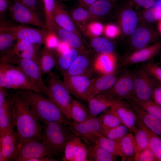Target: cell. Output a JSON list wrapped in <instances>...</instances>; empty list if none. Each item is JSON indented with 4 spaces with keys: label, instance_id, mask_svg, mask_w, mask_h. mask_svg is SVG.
<instances>
[{
    "label": "cell",
    "instance_id": "6da1fadb",
    "mask_svg": "<svg viewBox=\"0 0 161 161\" xmlns=\"http://www.w3.org/2000/svg\"><path fill=\"white\" fill-rule=\"evenodd\" d=\"M14 122L20 143L42 140L43 128L27 103L16 92L12 97Z\"/></svg>",
    "mask_w": 161,
    "mask_h": 161
},
{
    "label": "cell",
    "instance_id": "7a4b0ae2",
    "mask_svg": "<svg viewBox=\"0 0 161 161\" xmlns=\"http://www.w3.org/2000/svg\"><path fill=\"white\" fill-rule=\"evenodd\" d=\"M18 95L27 103L39 121L56 122L68 126V121L56 105L43 94L32 90H17Z\"/></svg>",
    "mask_w": 161,
    "mask_h": 161
},
{
    "label": "cell",
    "instance_id": "3957f363",
    "mask_svg": "<svg viewBox=\"0 0 161 161\" xmlns=\"http://www.w3.org/2000/svg\"><path fill=\"white\" fill-rule=\"evenodd\" d=\"M44 124L42 141L54 158L62 160L66 145L75 134L69 126L56 122Z\"/></svg>",
    "mask_w": 161,
    "mask_h": 161
},
{
    "label": "cell",
    "instance_id": "277c9868",
    "mask_svg": "<svg viewBox=\"0 0 161 161\" xmlns=\"http://www.w3.org/2000/svg\"><path fill=\"white\" fill-rule=\"evenodd\" d=\"M0 87L32 90L41 93L19 67L6 62L0 63Z\"/></svg>",
    "mask_w": 161,
    "mask_h": 161
},
{
    "label": "cell",
    "instance_id": "5b68a950",
    "mask_svg": "<svg viewBox=\"0 0 161 161\" xmlns=\"http://www.w3.org/2000/svg\"><path fill=\"white\" fill-rule=\"evenodd\" d=\"M48 74L47 81L48 90V97L62 112L71 122L72 119L71 108L72 100L71 94L59 78L51 72Z\"/></svg>",
    "mask_w": 161,
    "mask_h": 161
},
{
    "label": "cell",
    "instance_id": "8992f818",
    "mask_svg": "<svg viewBox=\"0 0 161 161\" xmlns=\"http://www.w3.org/2000/svg\"><path fill=\"white\" fill-rule=\"evenodd\" d=\"M5 62L16 64L19 67L41 93L47 96L48 87L43 79V75L36 62L31 59L21 58L14 56L8 57L5 60Z\"/></svg>",
    "mask_w": 161,
    "mask_h": 161
},
{
    "label": "cell",
    "instance_id": "52a82bcc",
    "mask_svg": "<svg viewBox=\"0 0 161 161\" xmlns=\"http://www.w3.org/2000/svg\"><path fill=\"white\" fill-rule=\"evenodd\" d=\"M100 115L88 119L80 123H72L69 128L73 133L83 140L87 146L95 144L102 135Z\"/></svg>",
    "mask_w": 161,
    "mask_h": 161
},
{
    "label": "cell",
    "instance_id": "ba28073f",
    "mask_svg": "<svg viewBox=\"0 0 161 161\" xmlns=\"http://www.w3.org/2000/svg\"><path fill=\"white\" fill-rule=\"evenodd\" d=\"M154 78L144 68L137 71L134 74L132 97L142 100L151 99L153 91L158 83Z\"/></svg>",
    "mask_w": 161,
    "mask_h": 161
},
{
    "label": "cell",
    "instance_id": "9c48e42d",
    "mask_svg": "<svg viewBox=\"0 0 161 161\" xmlns=\"http://www.w3.org/2000/svg\"><path fill=\"white\" fill-rule=\"evenodd\" d=\"M93 80L87 74L76 76L63 74V81L71 95L78 99L87 101Z\"/></svg>",
    "mask_w": 161,
    "mask_h": 161
},
{
    "label": "cell",
    "instance_id": "30bf717a",
    "mask_svg": "<svg viewBox=\"0 0 161 161\" xmlns=\"http://www.w3.org/2000/svg\"><path fill=\"white\" fill-rule=\"evenodd\" d=\"M21 26L0 24V31H8L13 33L17 39L29 41L41 46L44 44L48 31Z\"/></svg>",
    "mask_w": 161,
    "mask_h": 161
},
{
    "label": "cell",
    "instance_id": "8fae6325",
    "mask_svg": "<svg viewBox=\"0 0 161 161\" xmlns=\"http://www.w3.org/2000/svg\"><path fill=\"white\" fill-rule=\"evenodd\" d=\"M134 80V74L125 72L117 78L110 89L103 93L117 100H128L133 95Z\"/></svg>",
    "mask_w": 161,
    "mask_h": 161
},
{
    "label": "cell",
    "instance_id": "7c38bea8",
    "mask_svg": "<svg viewBox=\"0 0 161 161\" xmlns=\"http://www.w3.org/2000/svg\"><path fill=\"white\" fill-rule=\"evenodd\" d=\"M9 9L11 17L16 22L45 29V23L39 15L20 3L13 0Z\"/></svg>",
    "mask_w": 161,
    "mask_h": 161
},
{
    "label": "cell",
    "instance_id": "4fadbf2b",
    "mask_svg": "<svg viewBox=\"0 0 161 161\" xmlns=\"http://www.w3.org/2000/svg\"><path fill=\"white\" fill-rule=\"evenodd\" d=\"M47 157L54 158L43 141L32 140L20 143L15 161H27L31 158Z\"/></svg>",
    "mask_w": 161,
    "mask_h": 161
},
{
    "label": "cell",
    "instance_id": "5bb4252c",
    "mask_svg": "<svg viewBox=\"0 0 161 161\" xmlns=\"http://www.w3.org/2000/svg\"><path fill=\"white\" fill-rule=\"evenodd\" d=\"M13 126L0 139V161H15L20 143Z\"/></svg>",
    "mask_w": 161,
    "mask_h": 161
},
{
    "label": "cell",
    "instance_id": "9a60e30c",
    "mask_svg": "<svg viewBox=\"0 0 161 161\" xmlns=\"http://www.w3.org/2000/svg\"><path fill=\"white\" fill-rule=\"evenodd\" d=\"M40 46L27 41L17 39L12 49L2 56L29 59L38 64L41 51Z\"/></svg>",
    "mask_w": 161,
    "mask_h": 161
},
{
    "label": "cell",
    "instance_id": "2e32d148",
    "mask_svg": "<svg viewBox=\"0 0 161 161\" xmlns=\"http://www.w3.org/2000/svg\"><path fill=\"white\" fill-rule=\"evenodd\" d=\"M87 145L75 134L65 146L62 159L65 161H88Z\"/></svg>",
    "mask_w": 161,
    "mask_h": 161
},
{
    "label": "cell",
    "instance_id": "e0dca14e",
    "mask_svg": "<svg viewBox=\"0 0 161 161\" xmlns=\"http://www.w3.org/2000/svg\"><path fill=\"white\" fill-rule=\"evenodd\" d=\"M122 124L133 133L137 127V116L128 102L118 100L111 107Z\"/></svg>",
    "mask_w": 161,
    "mask_h": 161
},
{
    "label": "cell",
    "instance_id": "ac0fdd59",
    "mask_svg": "<svg viewBox=\"0 0 161 161\" xmlns=\"http://www.w3.org/2000/svg\"><path fill=\"white\" fill-rule=\"evenodd\" d=\"M117 100L102 93L92 96L88 99V119L95 117L112 107Z\"/></svg>",
    "mask_w": 161,
    "mask_h": 161
},
{
    "label": "cell",
    "instance_id": "d6986e66",
    "mask_svg": "<svg viewBox=\"0 0 161 161\" xmlns=\"http://www.w3.org/2000/svg\"><path fill=\"white\" fill-rule=\"evenodd\" d=\"M161 49V41L135 50L127 56L123 61L124 65L145 62L156 56Z\"/></svg>",
    "mask_w": 161,
    "mask_h": 161
},
{
    "label": "cell",
    "instance_id": "ffe728a7",
    "mask_svg": "<svg viewBox=\"0 0 161 161\" xmlns=\"http://www.w3.org/2000/svg\"><path fill=\"white\" fill-rule=\"evenodd\" d=\"M53 17L54 21L57 26L75 33L83 40L80 32L76 27L70 16L60 2L56 1Z\"/></svg>",
    "mask_w": 161,
    "mask_h": 161
},
{
    "label": "cell",
    "instance_id": "44dd1931",
    "mask_svg": "<svg viewBox=\"0 0 161 161\" xmlns=\"http://www.w3.org/2000/svg\"><path fill=\"white\" fill-rule=\"evenodd\" d=\"M127 101L137 117L144 125L161 137V120L149 114L131 100Z\"/></svg>",
    "mask_w": 161,
    "mask_h": 161
},
{
    "label": "cell",
    "instance_id": "7402d4cb",
    "mask_svg": "<svg viewBox=\"0 0 161 161\" xmlns=\"http://www.w3.org/2000/svg\"><path fill=\"white\" fill-rule=\"evenodd\" d=\"M117 63V59L114 53L99 54L94 60L93 68L101 75L112 74L115 72Z\"/></svg>",
    "mask_w": 161,
    "mask_h": 161
},
{
    "label": "cell",
    "instance_id": "603a6c76",
    "mask_svg": "<svg viewBox=\"0 0 161 161\" xmlns=\"http://www.w3.org/2000/svg\"><path fill=\"white\" fill-rule=\"evenodd\" d=\"M12 96L10 95L0 106V139L10 128L15 126L12 103Z\"/></svg>",
    "mask_w": 161,
    "mask_h": 161
},
{
    "label": "cell",
    "instance_id": "cb8c5ba5",
    "mask_svg": "<svg viewBox=\"0 0 161 161\" xmlns=\"http://www.w3.org/2000/svg\"><path fill=\"white\" fill-rule=\"evenodd\" d=\"M52 31L55 32L61 41L66 43L71 48L80 52H87L83 40L77 34L71 31L62 28L56 24Z\"/></svg>",
    "mask_w": 161,
    "mask_h": 161
},
{
    "label": "cell",
    "instance_id": "d4e9b609",
    "mask_svg": "<svg viewBox=\"0 0 161 161\" xmlns=\"http://www.w3.org/2000/svg\"><path fill=\"white\" fill-rule=\"evenodd\" d=\"M153 33L152 30L145 26L137 27L131 35L130 43L135 50L149 45L152 41Z\"/></svg>",
    "mask_w": 161,
    "mask_h": 161
},
{
    "label": "cell",
    "instance_id": "484cf974",
    "mask_svg": "<svg viewBox=\"0 0 161 161\" xmlns=\"http://www.w3.org/2000/svg\"><path fill=\"white\" fill-rule=\"evenodd\" d=\"M91 64L87 52H80L69 68L63 74L76 76L87 74Z\"/></svg>",
    "mask_w": 161,
    "mask_h": 161
},
{
    "label": "cell",
    "instance_id": "4316f807",
    "mask_svg": "<svg viewBox=\"0 0 161 161\" xmlns=\"http://www.w3.org/2000/svg\"><path fill=\"white\" fill-rule=\"evenodd\" d=\"M116 73L115 72L112 74L101 75L97 78L93 79L89 98L103 93L110 89L117 78Z\"/></svg>",
    "mask_w": 161,
    "mask_h": 161
},
{
    "label": "cell",
    "instance_id": "83f0119b",
    "mask_svg": "<svg viewBox=\"0 0 161 161\" xmlns=\"http://www.w3.org/2000/svg\"><path fill=\"white\" fill-rule=\"evenodd\" d=\"M55 50L44 45L40 51L38 64L43 75L51 72L56 65L58 57Z\"/></svg>",
    "mask_w": 161,
    "mask_h": 161
},
{
    "label": "cell",
    "instance_id": "f1b7e54d",
    "mask_svg": "<svg viewBox=\"0 0 161 161\" xmlns=\"http://www.w3.org/2000/svg\"><path fill=\"white\" fill-rule=\"evenodd\" d=\"M138 18L136 12L128 8L121 12L119 16V23L122 32L126 35H131L137 28Z\"/></svg>",
    "mask_w": 161,
    "mask_h": 161
},
{
    "label": "cell",
    "instance_id": "f546056e",
    "mask_svg": "<svg viewBox=\"0 0 161 161\" xmlns=\"http://www.w3.org/2000/svg\"><path fill=\"white\" fill-rule=\"evenodd\" d=\"M70 16L75 25L82 32L89 22L97 21L87 9L78 6L71 10Z\"/></svg>",
    "mask_w": 161,
    "mask_h": 161
},
{
    "label": "cell",
    "instance_id": "4dcf8cb0",
    "mask_svg": "<svg viewBox=\"0 0 161 161\" xmlns=\"http://www.w3.org/2000/svg\"><path fill=\"white\" fill-rule=\"evenodd\" d=\"M87 146L88 161H115L117 156L108 152L95 144Z\"/></svg>",
    "mask_w": 161,
    "mask_h": 161
},
{
    "label": "cell",
    "instance_id": "1f68e13d",
    "mask_svg": "<svg viewBox=\"0 0 161 161\" xmlns=\"http://www.w3.org/2000/svg\"><path fill=\"white\" fill-rule=\"evenodd\" d=\"M95 144L113 155L119 156L125 160L126 158L120 146L119 140H114L101 135L96 141Z\"/></svg>",
    "mask_w": 161,
    "mask_h": 161
},
{
    "label": "cell",
    "instance_id": "d6a6232c",
    "mask_svg": "<svg viewBox=\"0 0 161 161\" xmlns=\"http://www.w3.org/2000/svg\"><path fill=\"white\" fill-rule=\"evenodd\" d=\"M137 125L146 132L148 138L149 148L154 153L158 161H161V137L147 128L137 117Z\"/></svg>",
    "mask_w": 161,
    "mask_h": 161
},
{
    "label": "cell",
    "instance_id": "836d02e7",
    "mask_svg": "<svg viewBox=\"0 0 161 161\" xmlns=\"http://www.w3.org/2000/svg\"><path fill=\"white\" fill-rule=\"evenodd\" d=\"M121 149L126 160L127 158L134 160L136 153V144L133 134L129 132L119 140Z\"/></svg>",
    "mask_w": 161,
    "mask_h": 161
},
{
    "label": "cell",
    "instance_id": "e575fe53",
    "mask_svg": "<svg viewBox=\"0 0 161 161\" xmlns=\"http://www.w3.org/2000/svg\"><path fill=\"white\" fill-rule=\"evenodd\" d=\"M88 114V109L85 105L78 100L72 99L71 108L72 123L83 122L87 119Z\"/></svg>",
    "mask_w": 161,
    "mask_h": 161
},
{
    "label": "cell",
    "instance_id": "d590c367",
    "mask_svg": "<svg viewBox=\"0 0 161 161\" xmlns=\"http://www.w3.org/2000/svg\"><path fill=\"white\" fill-rule=\"evenodd\" d=\"M80 52L78 50L71 48L67 51L59 54L56 64L57 68L63 73L64 72L69 68Z\"/></svg>",
    "mask_w": 161,
    "mask_h": 161
},
{
    "label": "cell",
    "instance_id": "8d00e7d4",
    "mask_svg": "<svg viewBox=\"0 0 161 161\" xmlns=\"http://www.w3.org/2000/svg\"><path fill=\"white\" fill-rule=\"evenodd\" d=\"M112 7V0H98L87 9L97 20L107 14Z\"/></svg>",
    "mask_w": 161,
    "mask_h": 161
},
{
    "label": "cell",
    "instance_id": "74e56055",
    "mask_svg": "<svg viewBox=\"0 0 161 161\" xmlns=\"http://www.w3.org/2000/svg\"><path fill=\"white\" fill-rule=\"evenodd\" d=\"M90 44L92 48L99 54L114 53V44L105 38L100 36L91 38Z\"/></svg>",
    "mask_w": 161,
    "mask_h": 161
},
{
    "label": "cell",
    "instance_id": "f35d334b",
    "mask_svg": "<svg viewBox=\"0 0 161 161\" xmlns=\"http://www.w3.org/2000/svg\"><path fill=\"white\" fill-rule=\"evenodd\" d=\"M100 115L102 130H108L123 124L111 107L107 109Z\"/></svg>",
    "mask_w": 161,
    "mask_h": 161
},
{
    "label": "cell",
    "instance_id": "ab89813d",
    "mask_svg": "<svg viewBox=\"0 0 161 161\" xmlns=\"http://www.w3.org/2000/svg\"><path fill=\"white\" fill-rule=\"evenodd\" d=\"M130 100L149 114L161 120V106L152 99L142 100L132 97Z\"/></svg>",
    "mask_w": 161,
    "mask_h": 161
},
{
    "label": "cell",
    "instance_id": "60d3db41",
    "mask_svg": "<svg viewBox=\"0 0 161 161\" xmlns=\"http://www.w3.org/2000/svg\"><path fill=\"white\" fill-rule=\"evenodd\" d=\"M17 40V38L12 32L8 31H0L1 56L12 49Z\"/></svg>",
    "mask_w": 161,
    "mask_h": 161
},
{
    "label": "cell",
    "instance_id": "b9f144b4",
    "mask_svg": "<svg viewBox=\"0 0 161 161\" xmlns=\"http://www.w3.org/2000/svg\"><path fill=\"white\" fill-rule=\"evenodd\" d=\"M45 16V29L47 31L52 30L55 24L53 15L56 1L55 0H42Z\"/></svg>",
    "mask_w": 161,
    "mask_h": 161
},
{
    "label": "cell",
    "instance_id": "7bdbcfd3",
    "mask_svg": "<svg viewBox=\"0 0 161 161\" xmlns=\"http://www.w3.org/2000/svg\"><path fill=\"white\" fill-rule=\"evenodd\" d=\"M133 133L136 142V153L149 148L148 136L145 131L140 127L137 125Z\"/></svg>",
    "mask_w": 161,
    "mask_h": 161
},
{
    "label": "cell",
    "instance_id": "ee69618b",
    "mask_svg": "<svg viewBox=\"0 0 161 161\" xmlns=\"http://www.w3.org/2000/svg\"><path fill=\"white\" fill-rule=\"evenodd\" d=\"M129 132L127 126L121 124L108 130H102L101 134L110 139L119 140Z\"/></svg>",
    "mask_w": 161,
    "mask_h": 161
},
{
    "label": "cell",
    "instance_id": "f6af8a7d",
    "mask_svg": "<svg viewBox=\"0 0 161 161\" xmlns=\"http://www.w3.org/2000/svg\"><path fill=\"white\" fill-rule=\"evenodd\" d=\"M161 14V0H157L151 7L146 9L143 17L147 21L152 22L159 21Z\"/></svg>",
    "mask_w": 161,
    "mask_h": 161
},
{
    "label": "cell",
    "instance_id": "bcb514c9",
    "mask_svg": "<svg viewBox=\"0 0 161 161\" xmlns=\"http://www.w3.org/2000/svg\"><path fill=\"white\" fill-rule=\"evenodd\" d=\"M104 27L101 23L93 21L86 24L83 32L92 38L100 36L103 32Z\"/></svg>",
    "mask_w": 161,
    "mask_h": 161
},
{
    "label": "cell",
    "instance_id": "7dc6e473",
    "mask_svg": "<svg viewBox=\"0 0 161 161\" xmlns=\"http://www.w3.org/2000/svg\"><path fill=\"white\" fill-rule=\"evenodd\" d=\"M134 160L135 161H158L155 155L149 148L137 153L134 158Z\"/></svg>",
    "mask_w": 161,
    "mask_h": 161
},
{
    "label": "cell",
    "instance_id": "c3c4849f",
    "mask_svg": "<svg viewBox=\"0 0 161 161\" xmlns=\"http://www.w3.org/2000/svg\"><path fill=\"white\" fill-rule=\"evenodd\" d=\"M144 68L154 78L161 83V67L152 61L145 64Z\"/></svg>",
    "mask_w": 161,
    "mask_h": 161
},
{
    "label": "cell",
    "instance_id": "681fc988",
    "mask_svg": "<svg viewBox=\"0 0 161 161\" xmlns=\"http://www.w3.org/2000/svg\"><path fill=\"white\" fill-rule=\"evenodd\" d=\"M59 39L55 32L48 31L44 44L50 48L55 49L59 42Z\"/></svg>",
    "mask_w": 161,
    "mask_h": 161
},
{
    "label": "cell",
    "instance_id": "f907efd6",
    "mask_svg": "<svg viewBox=\"0 0 161 161\" xmlns=\"http://www.w3.org/2000/svg\"><path fill=\"white\" fill-rule=\"evenodd\" d=\"M103 32L108 38L113 39L119 35L120 33V30L119 27L116 25L110 24L104 27Z\"/></svg>",
    "mask_w": 161,
    "mask_h": 161
},
{
    "label": "cell",
    "instance_id": "816d5d0a",
    "mask_svg": "<svg viewBox=\"0 0 161 161\" xmlns=\"http://www.w3.org/2000/svg\"><path fill=\"white\" fill-rule=\"evenodd\" d=\"M30 9L39 15L40 5L38 0H14Z\"/></svg>",
    "mask_w": 161,
    "mask_h": 161
},
{
    "label": "cell",
    "instance_id": "f5cc1de1",
    "mask_svg": "<svg viewBox=\"0 0 161 161\" xmlns=\"http://www.w3.org/2000/svg\"><path fill=\"white\" fill-rule=\"evenodd\" d=\"M151 98L154 102L161 106V83H158L154 88Z\"/></svg>",
    "mask_w": 161,
    "mask_h": 161
},
{
    "label": "cell",
    "instance_id": "db71d44e",
    "mask_svg": "<svg viewBox=\"0 0 161 161\" xmlns=\"http://www.w3.org/2000/svg\"><path fill=\"white\" fill-rule=\"evenodd\" d=\"M157 0H134L139 6L147 9L152 7Z\"/></svg>",
    "mask_w": 161,
    "mask_h": 161
},
{
    "label": "cell",
    "instance_id": "11a10c76",
    "mask_svg": "<svg viewBox=\"0 0 161 161\" xmlns=\"http://www.w3.org/2000/svg\"><path fill=\"white\" fill-rule=\"evenodd\" d=\"M71 48L67 44L60 40L55 50L59 54H60L67 51Z\"/></svg>",
    "mask_w": 161,
    "mask_h": 161
},
{
    "label": "cell",
    "instance_id": "9f6ffc18",
    "mask_svg": "<svg viewBox=\"0 0 161 161\" xmlns=\"http://www.w3.org/2000/svg\"><path fill=\"white\" fill-rule=\"evenodd\" d=\"M98 0H78V7L87 8L90 6L95 3Z\"/></svg>",
    "mask_w": 161,
    "mask_h": 161
},
{
    "label": "cell",
    "instance_id": "6f0895ef",
    "mask_svg": "<svg viewBox=\"0 0 161 161\" xmlns=\"http://www.w3.org/2000/svg\"><path fill=\"white\" fill-rule=\"evenodd\" d=\"M9 0H0V14H3L9 8L10 4Z\"/></svg>",
    "mask_w": 161,
    "mask_h": 161
},
{
    "label": "cell",
    "instance_id": "680465c9",
    "mask_svg": "<svg viewBox=\"0 0 161 161\" xmlns=\"http://www.w3.org/2000/svg\"><path fill=\"white\" fill-rule=\"evenodd\" d=\"M9 95L7 89L0 87V106L3 104Z\"/></svg>",
    "mask_w": 161,
    "mask_h": 161
},
{
    "label": "cell",
    "instance_id": "91938a15",
    "mask_svg": "<svg viewBox=\"0 0 161 161\" xmlns=\"http://www.w3.org/2000/svg\"><path fill=\"white\" fill-rule=\"evenodd\" d=\"M158 30L160 33L161 34V20L159 21L158 24Z\"/></svg>",
    "mask_w": 161,
    "mask_h": 161
},
{
    "label": "cell",
    "instance_id": "94428289",
    "mask_svg": "<svg viewBox=\"0 0 161 161\" xmlns=\"http://www.w3.org/2000/svg\"><path fill=\"white\" fill-rule=\"evenodd\" d=\"M40 4L41 3H42V0H38Z\"/></svg>",
    "mask_w": 161,
    "mask_h": 161
},
{
    "label": "cell",
    "instance_id": "6125c7cd",
    "mask_svg": "<svg viewBox=\"0 0 161 161\" xmlns=\"http://www.w3.org/2000/svg\"><path fill=\"white\" fill-rule=\"evenodd\" d=\"M70 0H59V1H67Z\"/></svg>",
    "mask_w": 161,
    "mask_h": 161
},
{
    "label": "cell",
    "instance_id": "be15d7a7",
    "mask_svg": "<svg viewBox=\"0 0 161 161\" xmlns=\"http://www.w3.org/2000/svg\"><path fill=\"white\" fill-rule=\"evenodd\" d=\"M113 0V1L114 0Z\"/></svg>",
    "mask_w": 161,
    "mask_h": 161
}]
</instances>
